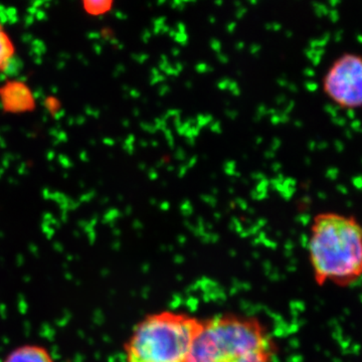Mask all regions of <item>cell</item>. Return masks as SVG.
I'll return each instance as SVG.
<instances>
[{"mask_svg":"<svg viewBox=\"0 0 362 362\" xmlns=\"http://www.w3.org/2000/svg\"><path fill=\"white\" fill-rule=\"evenodd\" d=\"M16 45L11 35L0 23V74L6 71L16 56Z\"/></svg>","mask_w":362,"mask_h":362,"instance_id":"cell-7","label":"cell"},{"mask_svg":"<svg viewBox=\"0 0 362 362\" xmlns=\"http://www.w3.org/2000/svg\"><path fill=\"white\" fill-rule=\"evenodd\" d=\"M309 261L319 286L345 288L362 278V225L354 216L316 214L310 226Z\"/></svg>","mask_w":362,"mask_h":362,"instance_id":"cell-1","label":"cell"},{"mask_svg":"<svg viewBox=\"0 0 362 362\" xmlns=\"http://www.w3.org/2000/svg\"><path fill=\"white\" fill-rule=\"evenodd\" d=\"M85 13L90 16H103L113 8L115 0H81Z\"/></svg>","mask_w":362,"mask_h":362,"instance_id":"cell-8","label":"cell"},{"mask_svg":"<svg viewBox=\"0 0 362 362\" xmlns=\"http://www.w3.org/2000/svg\"><path fill=\"white\" fill-rule=\"evenodd\" d=\"M4 362H54L51 352L42 345L25 344L11 350Z\"/></svg>","mask_w":362,"mask_h":362,"instance_id":"cell-6","label":"cell"},{"mask_svg":"<svg viewBox=\"0 0 362 362\" xmlns=\"http://www.w3.org/2000/svg\"><path fill=\"white\" fill-rule=\"evenodd\" d=\"M45 107L49 113H58L61 109V103L54 97H47L45 101Z\"/></svg>","mask_w":362,"mask_h":362,"instance_id":"cell-9","label":"cell"},{"mask_svg":"<svg viewBox=\"0 0 362 362\" xmlns=\"http://www.w3.org/2000/svg\"><path fill=\"white\" fill-rule=\"evenodd\" d=\"M202 320L187 313L149 314L136 325L125 345V362H185Z\"/></svg>","mask_w":362,"mask_h":362,"instance_id":"cell-3","label":"cell"},{"mask_svg":"<svg viewBox=\"0 0 362 362\" xmlns=\"http://www.w3.org/2000/svg\"><path fill=\"white\" fill-rule=\"evenodd\" d=\"M325 96L343 110L362 108V54L343 52L324 74Z\"/></svg>","mask_w":362,"mask_h":362,"instance_id":"cell-4","label":"cell"},{"mask_svg":"<svg viewBox=\"0 0 362 362\" xmlns=\"http://www.w3.org/2000/svg\"><path fill=\"white\" fill-rule=\"evenodd\" d=\"M35 93L25 81L7 78L0 83V107L11 115H25L37 108Z\"/></svg>","mask_w":362,"mask_h":362,"instance_id":"cell-5","label":"cell"},{"mask_svg":"<svg viewBox=\"0 0 362 362\" xmlns=\"http://www.w3.org/2000/svg\"><path fill=\"white\" fill-rule=\"evenodd\" d=\"M276 346L255 317L223 314L202 320L185 362H275Z\"/></svg>","mask_w":362,"mask_h":362,"instance_id":"cell-2","label":"cell"}]
</instances>
